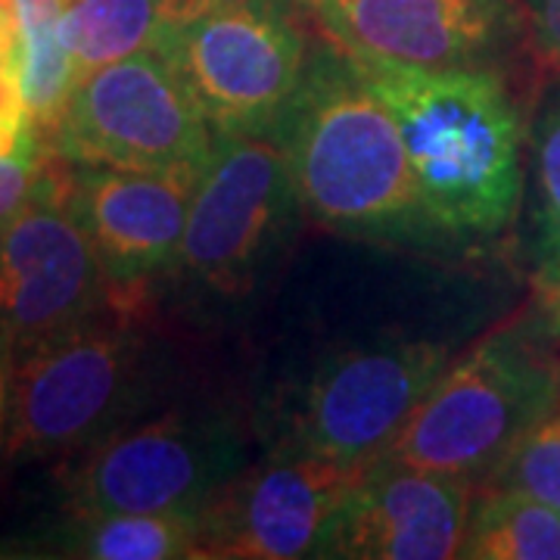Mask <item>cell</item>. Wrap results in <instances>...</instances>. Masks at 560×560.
Returning a JSON list of instances; mask_svg holds the SVG:
<instances>
[{
	"label": "cell",
	"mask_w": 560,
	"mask_h": 560,
	"mask_svg": "<svg viewBox=\"0 0 560 560\" xmlns=\"http://www.w3.org/2000/svg\"><path fill=\"white\" fill-rule=\"evenodd\" d=\"M302 215L346 237L433 243L399 125L337 44L318 32L312 62L275 135Z\"/></svg>",
	"instance_id": "1"
},
{
	"label": "cell",
	"mask_w": 560,
	"mask_h": 560,
	"mask_svg": "<svg viewBox=\"0 0 560 560\" xmlns=\"http://www.w3.org/2000/svg\"><path fill=\"white\" fill-rule=\"evenodd\" d=\"M349 62L399 125L423 206L442 234L489 241L511 228L526 187L523 121L495 66Z\"/></svg>",
	"instance_id": "2"
},
{
	"label": "cell",
	"mask_w": 560,
	"mask_h": 560,
	"mask_svg": "<svg viewBox=\"0 0 560 560\" xmlns=\"http://www.w3.org/2000/svg\"><path fill=\"white\" fill-rule=\"evenodd\" d=\"M160 349L135 318L103 312L16 355L7 455H79L143 418L162 386Z\"/></svg>",
	"instance_id": "3"
},
{
	"label": "cell",
	"mask_w": 560,
	"mask_h": 560,
	"mask_svg": "<svg viewBox=\"0 0 560 560\" xmlns=\"http://www.w3.org/2000/svg\"><path fill=\"white\" fill-rule=\"evenodd\" d=\"M558 389V361L517 330H495L442 371L383 458L482 486Z\"/></svg>",
	"instance_id": "4"
},
{
	"label": "cell",
	"mask_w": 560,
	"mask_h": 560,
	"mask_svg": "<svg viewBox=\"0 0 560 560\" xmlns=\"http://www.w3.org/2000/svg\"><path fill=\"white\" fill-rule=\"evenodd\" d=\"M302 0H215L156 54L215 135H275L318 40Z\"/></svg>",
	"instance_id": "5"
},
{
	"label": "cell",
	"mask_w": 560,
	"mask_h": 560,
	"mask_svg": "<svg viewBox=\"0 0 560 560\" xmlns=\"http://www.w3.org/2000/svg\"><path fill=\"white\" fill-rule=\"evenodd\" d=\"M237 423L212 408L138 418L72 455L69 511H202L243 470Z\"/></svg>",
	"instance_id": "6"
},
{
	"label": "cell",
	"mask_w": 560,
	"mask_h": 560,
	"mask_svg": "<svg viewBox=\"0 0 560 560\" xmlns=\"http://www.w3.org/2000/svg\"><path fill=\"white\" fill-rule=\"evenodd\" d=\"M212 143L215 131L187 84L147 50L81 75L47 150L84 165L197 180Z\"/></svg>",
	"instance_id": "7"
},
{
	"label": "cell",
	"mask_w": 560,
	"mask_h": 560,
	"mask_svg": "<svg viewBox=\"0 0 560 560\" xmlns=\"http://www.w3.org/2000/svg\"><path fill=\"white\" fill-rule=\"evenodd\" d=\"M300 212L290 168L271 135H215L194 180L175 278L241 296Z\"/></svg>",
	"instance_id": "8"
},
{
	"label": "cell",
	"mask_w": 560,
	"mask_h": 560,
	"mask_svg": "<svg viewBox=\"0 0 560 560\" xmlns=\"http://www.w3.org/2000/svg\"><path fill=\"white\" fill-rule=\"evenodd\" d=\"M452 364L440 342H377L324 359L290 399L283 442L312 455L374 464Z\"/></svg>",
	"instance_id": "9"
},
{
	"label": "cell",
	"mask_w": 560,
	"mask_h": 560,
	"mask_svg": "<svg viewBox=\"0 0 560 560\" xmlns=\"http://www.w3.org/2000/svg\"><path fill=\"white\" fill-rule=\"evenodd\" d=\"M109 308L101 261L66 197L62 156L50 150L35 194L0 224V337L22 355Z\"/></svg>",
	"instance_id": "10"
},
{
	"label": "cell",
	"mask_w": 560,
	"mask_h": 560,
	"mask_svg": "<svg viewBox=\"0 0 560 560\" xmlns=\"http://www.w3.org/2000/svg\"><path fill=\"white\" fill-rule=\"evenodd\" d=\"M368 467L280 445L202 508L200 558H318Z\"/></svg>",
	"instance_id": "11"
},
{
	"label": "cell",
	"mask_w": 560,
	"mask_h": 560,
	"mask_svg": "<svg viewBox=\"0 0 560 560\" xmlns=\"http://www.w3.org/2000/svg\"><path fill=\"white\" fill-rule=\"evenodd\" d=\"M66 197L109 287V305L135 318L178 268L194 180L62 160Z\"/></svg>",
	"instance_id": "12"
},
{
	"label": "cell",
	"mask_w": 560,
	"mask_h": 560,
	"mask_svg": "<svg viewBox=\"0 0 560 560\" xmlns=\"http://www.w3.org/2000/svg\"><path fill=\"white\" fill-rule=\"evenodd\" d=\"M324 38L361 60L495 66L526 22L517 0H302Z\"/></svg>",
	"instance_id": "13"
},
{
	"label": "cell",
	"mask_w": 560,
	"mask_h": 560,
	"mask_svg": "<svg viewBox=\"0 0 560 560\" xmlns=\"http://www.w3.org/2000/svg\"><path fill=\"white\" fill-rule=\"evenodd\" d=\"M477 489L464 477L374 460L330 526L318 558H460Z\"/></svg>",
	"instance_id": "14"
},
{
	"label": "cell",
	"mask_w": 560,
	"mask_h": 560,
	"mask_svg": "<svg viewBox=\"0 0 560 560\" xmlns=\"http://www.w3.org/2000/svg\"><path fill=\"white\" fill-rule=\"evenodd\" d=\"M28 555L81 560L200 558V511H69V517L40 536Z\"/></svg>",
	"instance_id": "15"
},
{
	"label": "cell",
	"mask_w": 560,
	"mask_h": 560,
	"mask_svg": "<svg viewBox=\"0 0 560 560\" xmlns=\"http://www.w3.org/2000/svg\"><path fill=\"white\" fill-rule=\"evenodd\" d=\"M215 0H66V44L75 75L101 66L160 50L187 22L206 13Z\"/></svg>",
	"instance_id": "16"
},
{
	"label": "cell",
	"mask_w": 560,
	"mask_h": 560,
	"mask_svg": "<svg viewBox=\"0 0 560 560\" xmlns=\"http://www.w3.org/2000/svg\"><path fill=\"white\" fill-rule=\"evenodd\" d=\"M460 558L560 560V511L523 489L482 482Z\"/></svg>",
	"instance_id": "17"
},
{
	"label": "cell",
	"mask_w": 560,
	"mask_h": 560,
	"mask_svg": "<svg viewBox=\"0 0 560 560\" xmlns=\"http://www.w3.org/2000/svg\"><path fill=\"white\" fill-rule=\"evenodd\" d=\"M66 0H20V75L22 97L44 147L62 119L75 88V60L66 44Z\"/></svg>",
	"instance_id": "18"
},
{
	"label": "cell",
	"mask_w": 560,
	"mask_h": 560,
	"mask_svg": "<svg viewBox=\"0 0 560 560\" xmlns=\"http://www.w3.org/2000/svg\"><path fill=\"white\" fill-rule=\"evenodd\" d=\"M533 265L541 290L560 283V79L533 125Z\"/></svg>",
	"instance_id": "19"
},
{
	"label": "cell",
	"mask_w": 560,
	"mask_h": 560,
	"mask_svg": "<svg viewBox=\"0 0 560 560\" xmlns=\"http://www.w3.org/2000/svg\"><path fill=\"white\" fill-rule=\"evenodd\" d=\"M489 482L523 489L560 511V389Z\"/></svg>",
	"instance_id": "20"
},
{
	"label": "cell",
	"mask_w": 560,
	"mask_h": 560,
	"mask_svg": "<svg viewBox=\"0 0 560 560\" xmlns=\"http://www.w3.org/2000/svg\"><path fill=\"white\" fill-rule=\"evenodd\" d=\"M47 150L32 125L28 106L22 97L16 69L0 66V156H22Z\"/></svg>",
	"instance_id": "21"
},
{
	"label": "cell",
	"mask_w": 560,
	"mask_h": 560,
	"mask_svg": "<svg viewBox=\"0 0 560 560\" xmlns=\"http://www.w3.org/2000/svg\"><path fill=\"white\" fill-rule=\"evenodd\" d=\"M47 153L50 150L22 153V156H0V224L13 212H20L28 197L35 194L40 175H44Z\"/></svg>",
	"instance_id": "22"
},
{
	"label": "cell",
	"mask_w": 560,
	"mask_h": 560,
	"mask_svg": "<svg viewBox=\"0 0 560 560\" xmlns=\"http://www.w3.org/2000/svg\"><path fill=\"white\" fill-rule=\"evenodd\" d=\"M523 10L539 54L548 62L560 66V0H526Z\"/></svg>",
	"instance_id": "23"
},
{
	"label": "cell",
	"mask_w": 560,
	"mask_h": 560,
	"mask_svg": "<svg viewBox=\"0 0 560 560\" xmlns=\"http://www.w3.org/2000/svg\"><path fill=\"white\" fill-rule=\"evenodd\" d=\"M13 383H16V349L0 337V448H7V440H10Z\"/></svg>",
	"instance_id": "24"
},
{
	"label": "cell",
	"mask_w": 560,
	"mask_h": 560,
	"mask_svg": "<svg viewBox=\"0 0 560 560\" xmlns=\"http://www.w3.org/2000/svg\"><path fill=\"white\" fill-rule=\"evenodd\" d=\"M20 54V0H0V66L16 69Z\"/></svg>",
	"instance_id": "25"
},
{
	"label": "cell",
	"mask_w": 560,
	"mask_h": 560,
	"mask_svg": "<svg viewBox=\"0 0 560 560\" xmlns=\"http://www.w3.org/2000/svg\"><path fill=\"white\" fill-rule=\"evenodd\" d=\"M548 293V330L551 334H560V283L558 287H551V290H545Z\"/></svg>",
	"instance_id": "26"
}]
</instances>
